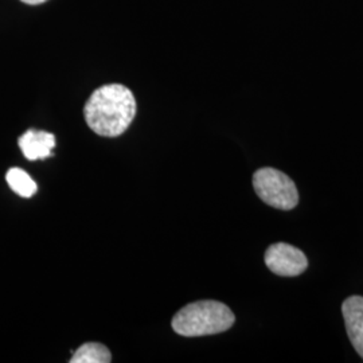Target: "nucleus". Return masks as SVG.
<instances>
[{"instance_id":"nucleus-1","label":"nucleus","mask_w":363,"mask_h":363,"mask_svg":"<svg viewBox=\"0 0 363 363\" xmlns=\"http://www.w3.org/2000/svg\"><path fill=\"white\" fill-rule=\"evenodd\" d=\"M88 127L104 138H117L130 128L136 116V100L124 85L109 84L91 93L84 108Z\"/></svg>"},{"instance_id":"nucleus-2","label":"nucleus","mask_w":363,"mask_h":363,"mask_svg":"<svg viewBox=\"0 0 363 363\" xmlns=\"http://www.w3.org/2000/svg\"><path fill=\"white\" fill-rule=\"evenodd\" d=\"M235 322L232 310L220 301L201 300L183 307L172 319V330L182 337L220 334Z\"/></svg>"},{"instance_id":"nucleus-3","label":"nucleus","mask_w":363,"mask_h":363,"mask_svg":"<svg viewBox=\"0 0 363 363\" xmlns=\"http://www.w3.org/2000/svg\"><path fill=\"white\" fill-rule=\"evenodd\" d=\"M253 187L259 199L279 210H292L298 203V191L295 182L284 172L264 167L255 172Z\"/></svg>"},{"instance_id":"nucleus-4","label":"nucleus","mask_w":363,"mask_h":363,"mask_svg":"<svg viewBox=\"0 0 363 363\" xmlns=\"http://www.w3.org/2000/svg\"><path fill=\"white\" fill-rule=\"evenodd\" d=\"M265 264L271 272L283 277H295L308 268L307 256L298 247L286 242H277L268 247Z\"/></svg>"},{"instance_id":"nucleus-5","label":"nucleus","mask_w":363,"mask_h":363,"mask_svg":"<svg viewBox=\"0 0 363 363\" xmlns=\"http://www.w3.org/2000/svg\"><path fill=\"white\" fill-rule=\"evenodd\" d=\"M346 331L352 347L363 359V296H350L342 304Z\"/></svg>"},{"instance_id":"nucleus-6","label":"nucleus","mask_w":363,"mask_h":363,"mask_svg":"<svg viewBox=\"0 0 363 363\" xmlns=\"http://www.w3.org/2000/svg\"><path fill=\"white\" fill-rule=\"evenodd\" d=\"M18 144L28 160H43L52 156V148L55 147V136L50 132L30 130L19 138Z\"/></svg>"},{"instance_id":"nucleus-7","label":"nucleus","mask_w":363,"mask_h":363,"mask_svg":"<svg viewBox=\"0 0 363 363\" xmlns=\"http://www.w3.org/2000/svg\"><path fill=\"white\" fill-rule=\"evenodd\" d=\"M112 361L111 351L101 343H85L73 354L70 363H109Z\"/></svg>"},{"instance_id":"nucleus-8","label":"nucleus","mask_w":363,"mask_h":363,"mask_svg":"<svg viewBox=\"0 0 363 363\" xmlns=\"http://www.w3.org/2000/svg\"><path fill=\"white\" fill-rule=\"evenodd\" d=\"M6 179L13 193L23 198H31L37 193L38 186L33 181V178L22 169H10L6 174Z\"/></svg>"},{"instance_id":"nucleus-9","label":"nucleus","mask_w":363,"mask_h":363,"mask_svg":"<svg viewBox=\"0 0 363 363\" xmlns=\"http://www.w3.org/2000/svg\"><path fill=\"white\" fill-rule=\"evenodd\" d=\"M21 1L30 4V6H37V4H42V3H45L48 0H21Z\"/></svg>"}]
</instances>
